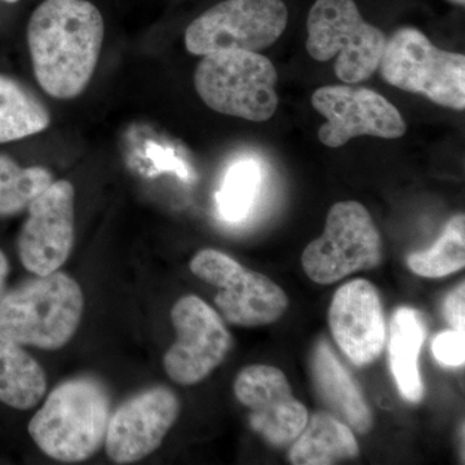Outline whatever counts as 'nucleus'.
Returning <instances> with one entry per match:
<instances>
[{"label":"nucleus","instance_id":"1","mask_svg":"<svg viewBox=\"0 0 465 465\" xmlns=\"http://www.w3.org/2000/svg\"><path fill=\"white\" fill-rule=\"evenodd\" d=\"M105 23L88 0H45L30 16L27 45L42 90L58 100L81 96L90 84Z\"/></svg>","mask_w":465,"mask_h":465},{"label":"nucleus","instance_id":"2","mask_svg":"<svg viewBox=\"0 0 465 465\" xmlns=\"http://www.w3.org/2000/svg\"><path fill=\"white\" fill-rule=\"evenodd\" d=\"M110 419V397L90 378L61 382L33 416L29 434L47 457L81 463L99 451Z\"/></svg>","mask_w":465,"mask_h":465},{"label":"nucleus","instance_id":"3","mask_svg":"<svg viewBox=\"0 0 465 465\" xmlns=\"http://www.w3.org/2000/svg\"><path fill=\"white\" fill-rule=\"evenodd\" d=\"M84 308L74 278L63 272L36 275L0 299V336L23 347L56 351L75 335Z\"/></svg>","mask_w":465,"mask_h":465},{"label":"nucleus","instance_id":"4","mask_svg":"<svg viewBox=\"0 0 465 465\" xmlns=\"http://www.w3.org/2000/svg\"><path fill=\"white\" fill-rule=\"evenodd\" d=\"M277 70L259 52L222 51L206 54L194 73L198 96L220 114L266 122L277 112Z\"/></svg>","mask_w":465,"mask_h":465},{"label":"nucleus","instance_id":"5","mask_svg":"<svg viewBox=\"0 0 465 465\" xmlns=\"http://www.w3.org/2000/svg\"><path fill=\"white\" fill-rule=\"evenodd\" d=\"M307 30L308 54L320 63L336 57L333 70L344 84L365 82L379 69L387 36L367 23L354 0H316Z\"/></svg>","mask_w":465,"mask_h":465},{"label":"nucleus","instance_id":"6","mask_svg":"<svg viewBox=\"0 0 465 465\" xmlns=\"http://www.w3.org/2000/svg\"><path fill=\"white\" fill-rule=\"evenodd\" d=\"M379 69L393 87L445 108L465 109L464 54L440 50L415 27H402L387 39Z\"/></svg>","mask_w":465,"mask_h":465},{"label":"nucleus","instance_id":"7","mask_svg":"<svg viewBox=\"0 0 465 465\" xmlns=\"http://www.w3.org/2000/svg\"><path fill=\"white\" fill-rule=\"evenodd\" d=\"M381 232L367 208L356 201L330 208L323 234L302 256V269L313 282L332 284L360 271L381 265Z\"/></svg>","mask_w":465,"mask_h":465},{"label":"nucleus","instance_id":"8","mask_svg":"<svg viewBox=\"0 0 465 465\" xmlns=\"http://www.w3.org/2000/svg\"><path fill=\"white\" fill-rule=\"evenodd\" d=\"M287 23L289 9L283 0H224L188 26L185 47L195 56L264 51L281 38Z\"/></svg>","mask_w":465,"mask_h":465},{"label":"nucleus","instance_id":"9","mask_svg":"<svg viewBox=\"0 0 465 465\" xmlns=\"http://www.w3.org/2000/svg\"><path fill=\"white\" fill-rule=\"evenodd\" d=\"M189 268L195 277L217 289L215 304L222 316L235 326L277 322L289 307L286 292L278 284L244 268L222 251H200Z\"/></svg>","mask_w":465,"mask_h":465},{"label":"nucleus","instance_id":"10","mask_svg":"<svg viewBox=\"0 0 465 465\" xmlns=\"http://www.w3.org/2000/svg\"><path fill=\"white\" fill-rule=\"evenodd\" d=\"M171 320L176 341L164 354V371L176 384H197L222 365L231 351V332L215 309L195 295L177 300Z\"/></svg>","mask_w":465,"mask_h":465},{"label":"nucleus","instance_id":"11","mask_svg":"<svg viewBox=\"0 0 465 465\" xmlns=\"http://www.w3.org/2000/svg\"><path fill=\"white\" fill-rule=\"evenodd\" d=\"M312 105L326 118L318 139L327 148H341L360 136L400 139L407 131L399 109L370 88L324 85L314 92Z\"/></svg>","mask_w":465,"mask_h":465},{"label":"nucleus","instance_id":"12","mask_svg":"<svg viewBox=\"0 0 465 465\" xmlns=\"http://www.w3.org/2000/svg\"><path fill=\"white\" fill-rule=\"evenodd\" d=\"M74 198L73 183L58 180L27 207L17 249L30 273H54L69 259L74 246Z\"/></svg>","mask_w":465,"mask_h":465},{"label":"nucleus","instance_id":"13","mask_svg":"<svg viewBox=\"0 0 465 465\" xmlns=\"http://www.w3.org/2000/svg\"><path fill=\"white\" fill-rule=\"evenodd\" d=\"M234 393L250 410V424L275 448L298 439L308 423V410L292 394L286 375L278 367H244L234 381Z\"/></svg>","mask_w":465,"mask_h":465},{"label":"nucleus","instance_id":"14","mask_svg":"<svg viewBox=\"0 0 465 465\" xmlns=\"http://www.w3.org/2000/svg\"><path fill=\"white\" fill-rule=\"evenodd\" d=\"M179 414V399L167 387L140 391L110 416L106 454L116 464L143 460L162 445Z\"/></svg>","mask_w":465,"mask_h":465},{"label":"nucleus","instance_id":"15","mask_svg":"<svg viewBox=\"0 0 465 465\" xmlns=\"http://www.w3.org/2000/svg\"><path fill=\"white\" fill-rule=\"evenodd\" d=\"M329 323L333 339L353 365L367 366L381 356L387 327L381 296L369 281H351L336 291Z\"/></svg>","mask_w":465,"mask_h":465},{"label":"nucleus","instance_id":"16","mask_svg":"<svg viewBox=\"0 0 465 465\" xmlns=\"http://www.w3.org/2000/svg\"><path fill=\"white\" fill-rule=\"evenodd\" d=\"M318 394L338 419H342L358 433L369 432L372 415L351 372L333 354L329 342L321 341L312 358Z\"/></svg>","mask_w":465,"mask_h":465},{"label":"nucleus","instance_id":"17","mask_svg":"<svg viewBox=\"0 0 465 465\" xmlns=\"http://www.w3.org/2000/svg\"><path fill=\"white\" fill-rule=\"evenodd\" d=\"M356 437L341 419L317 412L308 419L290 451L295 465H330L358 457Z\"/></svg>","mask_w":465,"mask_h":465},{"label":"nucleus","instance_id":"18","mask_svg":"<svg viewBox=\"0 0 465 465\" xmlns=\"http://www.w3.org/2000/svg\"><path fill=\"white\" fill-rule=\"evenodd\" d=\"M424 338L421 314L411 308H400L391 323L390 363L397 387L409 402H419L423 397L419 353Z\"/></svg>","mask_w":465,"mask_h":465},{"label":"nucleus","instance_id":"19","mask_svg":"<svg viewBox=\"0 0 465 465\" xmlns=\"http://www.w3.org/2000/svg\"><path fill=\"white\" fill-rule=\"evenodd\" d=\"M47 390L45 370L16 342L0 336V402L17 410H30L41 402Z\"/></svg>","mask_w":465,"mask_h":465},{"label":"nucleus","instance_id":"20","mask_svg":"<svg viewBox=\"0 0 465 465\" xmlns=\"http://www.w3.org/2000/svg\"><path fill=\"white\" fill-rule=\"evenodd\" d=\"M51 124V114L29 88L0 74V143L41 134Z\"/></svg>","mask_w":465,"mask_h":465},{"label":"nucleus","instance_id":"21","mask_svg":"<svg viewBox=\"0 0 465 465\" xmlns=\"http://www.w3.org/2000/svg\"><path fill=\"white\" fill-rule=\"evenodd\" d=\"M407 265L415 274L440 278L457 273L465 266V217H452L432 249L419 251L407 258Z\"/></svg>","mask_w":465,"mask_h":465},{"label":"nucleus","instance_id":"22","mask_svg":"<svg viewBox=\"0 0 465 465\" xmlns=\"http://www.w3.org/2000/svg\"><path fill=\"white\" fill-rule=\"evenodd\" d=\"M54 177L45 167H21L0 154V217L18 215L42 194Z\"/></svg>","mask_w":465,"mask_h":465},{"label":"nucleus","instance_id":"23","mask_svg":"<svg viewBox=\"0 0 465 465\" xmlns=\"http://www.w3.org/2000/svg\"><path fill=\"white\" fill-rule=\"evenodd\" d=\"M262 173L253 161H241L226 173L217 203L223 217L228 222H240L249 213L259 192Z\"/></svg>","mask_w":465,"mask_h":465},{"label":"nucleus","instance_id":"24","mask_svg":"<svg viewBox=\"0 0 465 465\" xmlns=\"http://www.w3.org/2000/svg\"><path fill=\"white\" fill-rule=\"evenodd\" d=\"M465 338L463 332L445 331L436 336L432 351L434 357L443 366L459 367L465 362Z\"/></svg>","mask_w":465,"mask_h":465},{"label":"nucleus","instance_id":"25","mask_svg":"<svg viewBox=\"0 0 465 465\" xmlns=\"http://www.w3.org/2000/svg\"><path fill=\"white\" fill-rule=\"evenodd\" d=\"M443 314L446 321L455 331H465V286L464 283L459 284L457 289L446 298L443 305Z\"/></svg>","mask_w":465,"mask_h":465},{"label":"nucleus","instance_id":"26","mask_svg":"<svg viewBox=\"0 0 465 465\" xmlns=\"http://www.w3.org/2000/svg\"><path fill=\"white\" fill-rule=\"evenodd\" d=\"M9 274V262L7 256L5 255L2 250H0V299L3 298L5 293V283H7V278Z\"/></svg>","mask_w":465,"mask_h":465},{"label":"nucleus","instance_id":"27","mask_svg":"<svg viewBox=\"0 0 465 465\" xmlns=\"http://www.w3.org/2000/svg\"><path fill=\"white\" fill-rule=\"evenodd\" d=\"M450 3L455 5H460V7H464L465 0H449Z\"/></svg>","mask_w":465,"mask_h":465},{"label":"nucleus","instance_id":"28","mask_svg":"<svg viewBox=\"0 0 465 465\" xmlns=\"http://www.w3.org/2000/svg\"><path fill=\"white\" fill-rule=\"evenodd\" d=\"M3 2H5V3H17L18 0H3Z\"/></svg>","mask_w":465,"mask_h":465}]
</instances>
